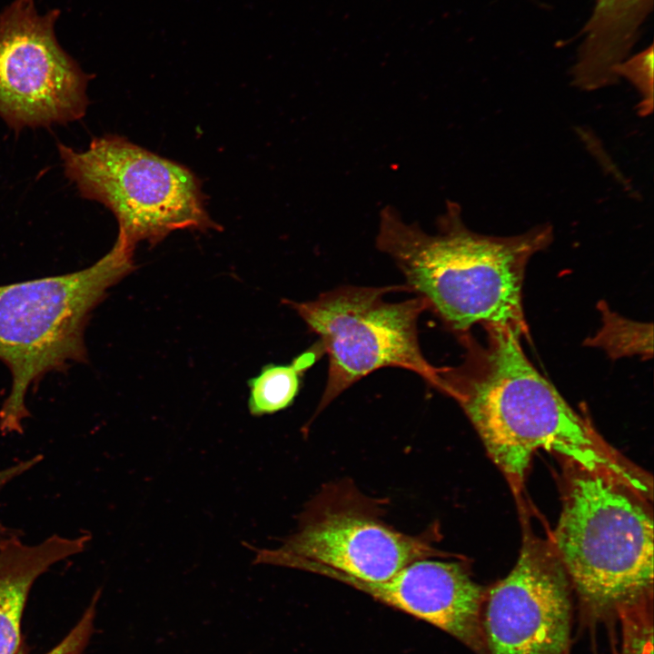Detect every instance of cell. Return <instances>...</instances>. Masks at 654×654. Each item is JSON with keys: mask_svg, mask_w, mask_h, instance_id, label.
<instances>
[{"mask_svg": "<svg viewBox=\"0 0 654 654\" xmlns=\"http://www.w3.org/2000/svg\"><path fill=\"white\" fill-rule=\"evenodd\" d=\"M486 340L458 336L465 349L456 366L440 367L439 391L452 398L489 456L519 494L539 449L595 472L611 474L652 498V478L614 449L530 362L526 332L487 325Z\"/></svg>", "mask_w": 654, "mask_h": 654, "instance_id": "obj_1", "label": "cell"}, {"mask_svg": "<svg viewBox=\"0 0 654 654\" xmlns=\"http://www.w3.org/2000/svg\"><path fill=\"white\" fill-rule=\"evenodd\" d=\"M439 229L428 234L388 206L381 212L377 248L394 261L408 291L458 336L478 323L528 332L525 269L533 254L550 244L552 226L537 225L509 237L483 235L468 229L460 205L448 201Z\"/></svg>", "mask_w": 654, "mask_h": 654, "instance_id": "obj_2", "label": "cell"}, {"mask_svg": "<svg viewBox=\"0 0 654 654\" xmlns=\"http://www.w3.org/2000/svg\"><path fill=\"white\" fill-rule=\"evenodd\" d=\"M562 463V510L550 540L580 628L609 631L619 609L653 599L652 499L611 474Z\"/></svg>", "mask_w": 654, "mask_h": 654, "instance_id": "obj_3", "label": "cell"}, {"mask_svg": "<svg viewBox=\"0 0 654 654\" xmlns=\"http://www.w3.org/2000/svg\"><path fill=\"white\" fill-rule=\"evenodd\" d=\"M134 251L116 237L109 253L88 268L0 286V361L13 381L0 408L3 434L23 433L31 385L72 362H87L84 334L90 315L135 269Z\"/></svg>", "mask_w": 654, "mask_h": 654, "instance_id": "obj_4", "label": "cell"}, {"mask_svg": "<svg viewBox=\"0 0 654 654\" xmlns=\"http://www.w3.org/2000/svg\"><path fill=\"white\" fill-rule=\"evenodd\" d=\"M64 173L82 197L114 214L118 237L135 248L154 246L178 230H219L210 217L198 177L186 166L126 138L106 134L77 152L57 144Z\"/></svg>", "mask_w": 654, "mask_h": 654, "instance_id": "obj_5", "label": "cell"}, {"mask_svg": "<svg viewBox=\"0 0 654 654\" xmlns=\"http://www.w3.org/2000/svg\"><path fill=\"white\" fill-rule=\"evenodd\" d=\"M409 292L403 285L341 286L312 301L282 300L319 336L329 358L325 388L315 415L345 390L370 373L396 367L411 371L439 391V367L424 357L418 320L428 311L416 296L391 302L383 296Z\"/></svg>", "mask_w": 654, "mask_h": 654, "instance_id": "obj_6", "label": "cell"}, {"mask_svg": "<svg viewBox=\"0 0 654 654\" xmlns=\"http://www.w3.org/2000/svg\"><path fill=\"white\" fill-rule=\"evenodd\" d=\"M60 11L37 13L33 0H15L0 14V116L19 131L81 119L94 77L60 46Z\"/></svg>", "mask_w": 654, "mask_h": 654, "instance_id": "obj_7", "label": "cell"}, {"mask_svg": "<svg viewBox=\"0 0 654 654\" xmlns=\"http://www.w3.org/2000/svg\"><path fill=\"white\" fill-rule=\"evenodd\" d=\"M572 596L550 539L525 531L513 569L486 589L480 614L484 654H570Z\"/></svg>", "mask_w": 654, "mask_h": 654, "instance_id": "obj_8", "label": "cell"}, {"mask_svg": "<svg viewBox=\"0 0 654 654\" xmlns=\"http://www.w3.org/2000/svg\"><path fill=\"white\" fill-rule=\"evenodd\" d=\"M332 494L316 500L298 530L275 550L367 582L386 580L415 560L444 555L427 540L388 525L355 495Z\"/></svg>", "mask_w": 654, "mask_h": 654, "instance_id": "obj_9", "label": "cell"}, {"mask_svg": "<svg viewBox=\"0 0 654 654\" xmlns=\"http://www.w3.org/2000/svg\"><path fill=\"white\" fill-rule=\"evenodd\" d=\"M282 566L321 574L439 628L474 654H484L480 614L486 589L464 565L431 558L415 560L381 582L356 580L326 566L292 556Z\"/></svg>", "mask_w": 654, "mask_h": 654, "instance_id": "obj_10", "label": "cell"}, {"mask_svg": "<svg viewBox=\"0 0 654 654\" xmlns=\"http://www.w3.org/2000/svg\"><path fill=\"white\" fill-rule=\"evenodd\" d=\"M13 535L0 540V654H17L22 648L21 621L35 581L55 563L83 552L91 536L54 534L29 545Z\"/></svg>", "mask_w": 654, "mask_h": 654, "instance_id": "obj_11", "label": "cell"}, {"mask_svg": "<svg viewBox=\"0 0 654 654\" xmlns=\"http://www.w3.org/2000/svg\"><path fill=\"white\" fill-rule=\"evenodd\" d=\"M654 0H596L581 34L572 82L582 90L615 83V68L629 57Z\"/></svg>", "mask_w": 654, "mask_h": 654, "instance_id": "obj_12", "label": "cell"}, {"mask_svg": "<svg viewBox=\"0 0 654 654\" xmlns=\"http://www.w3.org/2000/svg\"><path fill=\"white\" fill-rule=\"evenodd\" d=\"M319 341L297 355L291 363L264 365L260 373L248 380V409L253 416L272 414L292 404L302 377L322 355Z\"/></svg>", "mask_w": 654, "mask_h": 654, "instance_id": "obj_13", "label": "cell"}, {"mask_svg": "<svg viewBox=\"0 0 654 654\" xmlns=\"http://www.w3.org/2000/svg\"><path fill=\"white\" fill-rule=\"evenodd\" d=\"M602 325L597 334L586 341L590 346L602 348L611 358L652 355V325L633 322L600 304Z\"/></svg>", "mask_w": 654, "mask_h": 654, "instance_id": "obj_14", "label": "cell"}, {"mask_svg": "<svg viewBox=\"0 0 654 654\" xmlns=\"http://www.w3.org/2000/svg\"><path fill=\"white\" fill-rule=\"evenodd\" d=\"M653 599L619 609V634H610L613 654H653Z\"/></svg>", "mask_w": 654, "mask_h": 654, "instance_id": "obj_15", "label": "cell"}, {"mask_svg": "<svg viewBox=\"0 0 654 654\" xmlns=\"http://www.w3.org/2000/svg\"><path fill=\"white\" fill-rule=\"evenodd\" d=\"M616 77L629 80L641 94L638 105L640 116H647L653 111V45L640 53L626 58L614 70Z\"/></svg>", "mask_w": 654, "mask_h": 654, "instance_id": "obj_16", "label": "cell"}, {"mask_svg": "<svg viewBox=\"0 0 654 654\" xmlns=\"http://www.w3.org/2000/svg\"><path fill=\"white\" fill-rule=\"evenodd\" d=\"M97 600L93 599L76 625L51 650L45 654H82L94 631ZM17 654H26L21 648Z\"/></svg>", "mask_w": 654, "mask_h": 654, "instance_id": "obj_17", "label": "cell"}, {"mask_svg": "<svg viewBox=\"0 0 654 654\" xmlns=\"http://www.w3.org/2000/svg\"><path fill=\"white\" fill-rule=\"evenodd\" d=\"M43 460V455H35L28 460H25L12 466L0 470V491L4 487L15 478L30 471ZM22 534L21 530L8 528L0 524V540L13 536Z\"/></svg>", "mask_w": 654, "mask_h": 654, "instance_id": "obj_18", "label": "cell"}]
</instances>
